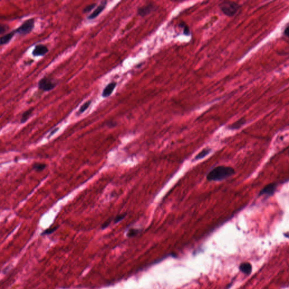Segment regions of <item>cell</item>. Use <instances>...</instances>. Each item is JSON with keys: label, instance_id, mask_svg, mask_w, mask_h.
I'll return each mask as SVG.
<instances>
[{"label": "cell", "instance_id": "6da1fadb", "mask_svg": "<svg viewBox=\"0 0 289 289\" xmlns=\"http://www.w3.org/2000/svg\"><path fill=\"white\" fill-rule=\"evenodd\" d=\"M235 172L234 168L231 167L217 166L208 172L207 180L209 181H220L234 175Z\"/></svg>", "mask_w": 289, "mask_h": 289}, {"label": "cell", "instance_id": "9c48e42d", "mask_svg": "<svg viewBox=\"0 0 289 289\" xmlns=\"http://www.w3.org/2000/svg\"><path fill=\"white\" fill-rule=\"evenodd\" d=\"M116 83L115 82H111L109 84H107L106 87L104 88V89L102 93V96L104 98H107L110 97L113 93L114 90L116 86Z\"/></svg>", "mask_w": 289, "mask_h": 289}, {"label": "cell", "instance_id": "2e32d148", "mask_svg": "<svg viewBox=\"0 0 289 289\" xmlns=\"http://www.w3.org/2000/svg\"><path fill=\"white\" fill-rule=\"evenodd\" d=\"M91 103H92V101H91V100H89V101H88L85 102V103H84V104H83V105H81V107H80L78 112V115H80V114H83L85 111H86V110L89 108V107L90 105L91 104Z\"/></svg>", "mask_w": 289, "mask_h": 289}, {"label": "cell", "instance_id": "3957f363", "mask_svg": "<svg viewBox=\"0 0 289 289\" xmlns=\"http://www.w3.org/2000/svg\"><path fill=\"white\" fill-rule=\"evenodd\" d=\"M35 19L31 18L24 22L18 28L15 29L16 33L26 35L32 32L35 27Z\"/></svg>", "mask_w": 289, "mask_h": 289}, {"label": "cell", "instance_id": "7402d4cb", "mask_svg": "<svg viewBox=\"0 0 289 289\" xmlns=\"http://www.w3.org/2000/svg\"><path fill=\"white\" fill-rule=\"evenodd\" d=\"M111 220H112V219L110 218V219H108L106 221H104V223L102 224L101 226V229H104L106 228L109 226H110V223L111 222Z\"/></svg>", "mask_w": 289, "mask_h": 289}, {"label": "cell", "instance_id": "9a60e30c", "mask_svg": "<svg viewBox=\"0 0 289 289\" xmlns=\"http://www.w3.org/2000/svg\"><path fill=\"white\" fill-rule=\"evenodd\" d=\"M47 165L45 163H36L32 165V170L35 171L39 172L43 171V170L46 167Z\"/></svg>", "mask_w": 289, "mask_h": 289}, {"label": "cell", "instance_id": "8fae6325", "mask_svg": "<svg viewBox=\"0 0 289 289\" xmlns=\"http://www.w3.org/2000/svg\"><path fill=\"white\" fill-rule=\"evenodd\" d=\"M240 271L241 272L245 273V275H249L251 274L252 272L251 264L249 263H242L240 266Z\"/></svg>", "mask_w": 289, "mask_h": 289}, {"label": "cell", "instance_id": "d4e9b609", "mask_svg": "<svg viewBox=\"0 0 289 289\" xmlns=\"http://www.w3.org/2000/svg\"><path fill=\"white\" fill-rule=\"evenodd\" d=\"M284 33H285V35H286V36L289 37V26L286 28V29L285 30Z\"/></svg>", "mask_w": 289, "mask_h": 289}, {"label": "cell", "instance_id": "603a6c76", "mask_svg": "<svg viewBox=\"0 0 289 289\" xmlns=\"http://www.w3.org/2000/svg\"><path fill=\"white\" fill-rule=\"evenodd\" d=\"M8 28L9 27H8V26H7L6 25L3 24H1V26H0V34L3 35L8 30Z\"/></svg>", "mask_w": 289, "mask_h": 289}, {"label": "cell", "instance_id": "5bb4252c", "mask_svg": "<svg viewBox=\"0 0 289 289\" xmlns=\"http://www.w3.org/2000/svg\"><path fill=\"white\" fill-rule=\"evenodd\" d=\"M211 149H209V148L205 149L203 150L202 151H201L200 152V153L196 155V156H195V158H194V160H200V159L204 158L205 156H207V155H208L209 154L211 153Z\"/></svg>", "mask_w": 289, "mask_h": 289}, {"label": "cell", "instance_id": "7a4b0ae2", "mask_svg": "<svg viewBox=\"0 0 289 289\" xmlns=\"http://www.w3.org/2000/svg\"><path fill=\"white\" fill-rule=\"evenodd\" d=\"M219 6L223 14L229 17L236 14L240 8L238 3L233 1H223L219 5Z\"/></svg>", "mask_w": 289, "mask_h": 289}, {"label": "cell", "instance_id": "4fadbf2b", "mask_svg": "<svg viewBox=\"0 0 289 289\" xmlns=\"http://www.w3.org/2000/svg\"><path fill=\"white\" fill-rule=\"evenodd\" d=\"M34 110L33 108H30L28 110H26L24 111L22 114V118L20 119V123H24L29 119V118L32 115V113Z\"/></svg>", "mask_w": 289, "mask_h": 289}, {"label": "cell", "instance_id": "d6986e66", "mask_svg": "<svg viewBox=\"0 0 289 289\" xmlns=\"http://www.w3.org/2000/svg\"><path fill=\"white\" fill-rule=\"evenodd\" d=\"M59 228V226H55L53 228H50L47 229L45 230L41 234V236H45V235H49V234H52L54 231H56Z\"/></svg>", "mask_w": 289, "mask_h": 289}, {"label": "cell", "instance_id": "cb8c5ba5", "mask_svg": "<svg viewBox=\"0 0 289 289\" xmlns=\"http://www.w3.org/2000/svg\"><path fill=\"white\" fill-rule=\"evenodd\" d=\"M116 125H117V123L116 122H109L107 124V126L110 128L115 127Z\"/></svg>", "mask_w": 289, "mask_h": 289}, {"label": "cell", "instance_id": "ffe728a7", "mask_svg": "<svg viewBox=\"0 0 289 289\" xmlns=\"http://www.w3.org/2000/svg\"><path fill=\"white\" fill-rule=\"evenodd\" d=\"M127 213L125 212V213H124V214H119V215H118L116 216L114 219V222L115 224H116V223H119L120 222V221H122V220H123L124 219L125 217L127 216Z\"/></svg>", "mask_w": 289, "mask_h": 289}, {"label": "cell", "instance_id": "44dd1931", "mask_svg": "<svg viewBox=\"0 0 289 289\" xmlns=\"http://www.w3.org/2000/svg\"><path fill=\"white\" fill-rule=\"evenodd\" d=\"M95 6H96V3H93V4H90V5H88L85 8H84V10H83V13H89L90 11H92V9L95 8Z\"/></svg>", "mask_w": 289, "mask_h": 289}, {"label": "cell", "instance_id": "ba28073f", "mask_svg": "<svg viewBox=\"0 0 289 289\" xmlns=\"http://www.w3.org/2000/svg\"><path fill=\"white\" fill-rule=\"evenodd\" d=\"M49 52L48 48L43 44H38L35 46L34 49L32 51V55L35 57L43 56L47 53Z\"/></svg>", "mask_w": 289, "mask_h": 289}, {"label": "cell", "instance_id": "7c38bea8", "mask_svg": "<svg viewBox=\"0 0 289 289\" xmlns=\"http://www.w3.org/2000/svg\"><path fill=\"white\" fill-rule=\"evenodd\" d=\"M245 123H246V120L244 118L241 119L237 122L234 123L233 124L231 125L230 126H229L228 128L229 129H231V130L238 129H239V128L241 127L242 126H243V125L245 124Z\"/></svg>", "mask_w": 289, "mask_h": 289}, {"label": "cell", "instance_id": "5b68a950", "mask_svg": "<svg viewBox=\"0 0 289 289\" xmlns=\"http://www.w3.org/2000/svg\"><path fill=\"white\" fill-rule=\"evenodd\" d=\"M277 184L276 182L271 183L268 185L265 186L264 188L259 191V197L260 196H266L270 197L275 194L276 191L277 189Z\"/></svg>", "mask_w": 289, "mask_h": 289}, {"label": "cell", "instance_id": "ac0fdd59", "mask_svg": "<svg viewBox=\"0 0 289 289\" xmlns=\"http://www.w3.org/2000/svg\"><path fill=\"white\" fill-rule=\"evenodd\" d=\"M139 230L138 229H135V228H131L130 229H129V231H128L127 234V236L128 237H135L136 236L137 234H139Z\"/></svg>", "mask_w": 289, "mask_h": 289}, {"label": "cell", "instance_id": "484cf974", "mask_svg": "<svg viewBox=\"0 0 289 289\" xmlns=\"http://www.w3.org/2000/svg\"><path fill=\"white\" fill-rule=\"evenodd\" d=\"M58 129H59V128H57L54 129V130H53L51 132L50 134L49 137H51V136H52V135H53V134H54L55 132H57L58 131Z\"/></svg>", "mask_w": 289, "mask_h": 289}, {"label": "cell", "instance_id": "4316f807", "mask_svg": "<svg viewBox=\"0 0 289 289\" xmlns=\"http://www.w3.org/2000/svg\"><path fill=\"white\" fill-rule=\"evenodd\" d=\"M284 236H285V237H287V238H289V232H287V233H286L285 234H284Z\"/></svg>", "mask_w": 289, "mask_h": 289}, {"label": "cell", "instance_id": "52a82bcc", "mask_svg": "<svg viewBox=\"0 0 289 289\" xmlns=\"http://www.w3.org/2000/svg\"><path fill=\"white\" fill-rule=\"evenodd\" d=\"M107 3V1H102L101 4L94 10V12H93L91 14H90L89 15L87 19H89V20H93V19H95L96 18L99 16V15L104 10V9H105L106 7Z\"/></svg>", "mask_w": 289, "mask_h": 289}, {"label": "cell", "instance_id": "e0dca14e", "mask_svg": "<svg viewBox=\"0 0 289 289\" xmlns=\"http://www.w3.org/2000/svg\"><path fill=\"white\" fill-rule=\"evenodd\" d=\"M179 26L183 29V32L184 35H186V36L190 35V28L185 22H181Z\"/></svg>", "mask_w": 289, "mask_h": 289}, {"label": "cell", "instance_id": "30bf717a", "mask_svg": "<svg viewBox=\"0 0 289 289\" xmlns=\"http://www.w3.org/2000/svg\"><path fill=\"white\" fill-rule=\"evenodd\" d=\"M15 33L16 32L15 31V30H14L1 36L0 38V45L2 46V45H6L7 43H9L12 38H13Z\"/></svg>", "mask_w": 289, "mask_h": 289}, {"label": "cell", "instance_id": "8992f818", "mask_svg": "<svg viewBox=\"0 0 289 289\" xmlns=\"http://www.w3.org/2000/svg\"><path fill=\"white\" fill-rule=\"evenodd\" d=\"M156 10V6L153 3H149L145 6L139 8L137 9V14L142 17H144L150 14L152 12Z\"/></svg>", "mask_w": 289, "mask_h": 289}, {"label": "cell", "instance_id": "277c9868", "mask_svg": "<svg viewBox=\"0 0 289 289\" xmlns=\"http://www.w3.org/2000/svg\"><path fill=\"white\" fill-rule=\"evenodd\" d=\"M57 83L53 81L51 79L43 77L39 80L38 83V87L39 89L44 92H49L55 88Z\"/></svg>", "mask_w": 289, "mask_h": 289}]
</instances>
